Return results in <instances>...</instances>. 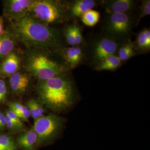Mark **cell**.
<instances>
[{"mask_svg": "<svg viewBox=\"0 0 150 150\" xmlns=\"http://www.w3.org/2000/svg\"><path fill=\"white\" fill-rule=\"evenodd\" d=\"M38 137L32 128L17 138L16 146L22 150H35L38 147Z\"/></svg>", "mask_w": 150, "mask_h": 150, "instance_id": "obj_14", "label": "cell"}, {"mask_svg": "<svg viewBox=\"0 0 150 150\" xmlns=\"http://www.w3.org/2000/svg\"><path fill=\"white\" fill-rule=\"evenodd\" d=\"M57 51L70 71L86 62L85 45L64 46Z\"/></svg>", "mask_w": 150, "mask_h": 150, "instance_id": "obj_10", "label": "cell"}, {"mask_svg": "<svg viewBox=\"0 0 150 150\" xmlns=\"http://www.w3.org/2000/svg\"><path fill=\"white\" fill-rule=\"evenodd\" d=\"M8 106L9 109L12 111L16 115L28 110L25 105L19 102H10Z\"/></svg>", "mask_w": 150, "mask_h": 150, "instance_id": "obj_26", "label": "cell"}, {"mask_svg": "<svg viewBox=\"0 0 150 150\" xmlns=\"http://www.w3.org/2000/svg\"><path fill=\"white\" fill-rule=\"evenodd\" d=\"M5 113L6 121V128L12 133H16L23 130L20 127L13 122L7 114Z\"/></svg>", "mask_w": 150, "mask_h": 150, "instance_id": "obj_27", "label": "cell"}, {"mask_svg": "<svg viewBox=\"0 0 150 150\" xmlns=\"http://www.w3.org/2000/svg\"><path fill=\"white\" fill-rule=\"evenodd\" d=\"M5 19L2 16H0V38L6 32L4 27Z\"/></svg>", "mask_w": 150, "mask_h": 150, "instance_id": "obj_31", "label": "cell"}, {"mask_svg": "<svg viewBox=\"0 0 150 150\" xmlns=\"http://www.w3.org/2000/svg\"><path fill=\"white\" fill-rule=\"evenodd\" d=\"M139 6L140 12L137 16L138 23L142 19L150 14V0H143Z\"/></svg>", "mask_w": 150, "mask_h": 150, "instance_id": "obj_23", "label": "cell"}, {"mask_svg": "<svg viewBox=\"0 0 150 150\" xmlns=\"http://www.w3.org/2000/svg\"><path fill=\"white\" fill-rule=\"evenodd\" d=\"M8 93V87L5 79L0 78V105L6 102Z\"/></svg>", "mask_w": 150, "mask_h": 150, "instance_id": "obj_25", "label": "cell"}, {"mask_svg": "<svg viewBox=\"0 0 150 150\" xmlns=\"http://www.w3.org/2000/svg\"><path fill=\"white\" fill-rule=\"evenodd\" d=\"M75 23L66 25L62 32L63 39H64L68 46H74V28Z\"/></svg>", "mask_w": 150, "mask_h": 150, "instance_id": "obj_22", "label": "cell"}, {"mask_svg": "<svg viewBox=\"0 0 150 150\" xmlns=\"http://www.w3.org/2000/svg\"><path fill=\"white\" fill-rule=\"evenodd\" d=\"M98 1L94 0H75L67 1V13L69 19H76L81 17L96 6Z\"/></svg>", "mask_w": 150, "mask_h": 150, "instance_id": "obj_13", "label": "cell"}, {"mask_svg": "<svg viewBox=\"0 0 150 150\" xmlns=\"http://www.w3.org/2000/svg\"><path fill=\"white\" fill-rule=\"evenodd\" d=\"M100 2L105 13H132L138 7V1L134 0H105Z\"/></svg>", "mask_w": 150, "mask_h": 150, "instance_id": "obj_12", "label": "cell"}, {"mask_svg": "<svg viewBox=\"0 0 150 150\" xmlns=\"http://www.w3.org/2000/svg\"><path fill=\"white\" fill-rule=\"evenodd\" d=\"M23 50L16 48L0 62V78L6 79L23 69Z\"/></svg>", "mask_w": 150, "mask_h": 150, "instance_id": "obj_9", "label": "cell"}, {"mask_svg": "<svg viewBox=\"0 0 150 150\" xmlns=\"http://www.w3.org/2000/svg\"><path fill=\"white\" fill-rule=\"evenodd\" d=\"M65 123V118L55 113L43 115L35 120L32 128L38 137V147L50 144L57 139Z\"/></svg>", "mask_w": 150, "mask_h": 150, "instance_id": "obj_7", "label": "cell"}, {"mask_svg": "<svg viewBox=\"0 0 150 150\" xmlns=\"http://www.w3.org/2000/svg\"><path fill=\"white\" fill-rule=\"evenodd\" d=\"M6 128V121L5 115L0 109V132L4 130Z\"/></svg>", "mask_w": 150, "mask_h": 150, "instance_id": "obj_29", "label": "cell"}, {"mask_svg": "<svg viewBox=\"0 0 150 150\" xmlns=\"http://www.w3.org/2000/svg\"><path fill=\"white\" fill-rule=\"evenodd\" d=\"M134 49L137 55L145 54L150 50V30L144 28L137 33L136 41L134 42Z\"/></svg>", "mask_w": 150, "mask_h": 150, "instance_id": "obj_16", "label": "cell"}, {"mask_svg": "<svg viewBox=\"0 0 150 150\" xmlns=\"http://www.w3.org/2000/svg\"><path fill=\"white\" fill-rule=\"evenodd\" d=\"M0 38V62L17 48L18 42L7 28Z\"/></svg>", "mask_w": 150, "mask_h": 150, "instance_id": "obj_15", "label": "cell"}, {"mask_svg": "<svg viewBox=\"0 0 150 150\" xmlns=\"http://www.w3.org/2000/svg\"><path fill=\"white\" fill-rule=\"evenodd\" d=\"M80 18L84 24L92 27L99 22L100 13L98 11L92 9L84 13Z\"/></svg>", "mask_w": 150, "mask_h": 150, "instance_id": "obj_20", "label": "cell"}, {"mask_svg": "<svg viewBox=\"0 0 150 150\" xmlns=\"http://www.w3.org/2000/svg\"><path fill=\"white\" fill-rule=\"evenodd\" d=\"M34 0H5L3 1V16L11 20L18 19L29 13Z\"/></svg>", "mask_w": 150, "mask_h": 150, "instance_id": "obj_8", "label": "cell"}, {"mask_svg": "<svg viewBox=\"0 0 150 150\" xmlns=\"http://www.w3.org/2000/svg\"><path fill=\"white\" fill-rule=\"evenodd\" d=\"M6 114L8 115L9 117L14 122L16 125L19 126L22 129H24V126L23 123L21 122V120L17 116V115L15 114L12 111H11L9 109H8L5 111Z\"/></svg>", "mask_w": 150, "mask_h": 150, "instance_id": "obj_28", "label": "cell"}, {"mask_svg": "<svg viewBox=\"0 0 150 150\" xmlns=\"http://www.w3.org/2000/svg\"><path fill=\"white\" fill-rule=\"evenodd\" d=\"M117 55L123 63L137 55L134 49V42L130 39L124 41L118 49Z\"/></svg>", "mask_w": 150, "mask_h": 150, "instance_id": "obj_18", "label": "cell"}, {"mask_svg": "<svg viewBox=\"0 0 150 150\" xmlns=\"http://www.w3.org/2000/svg\"><path fill=\"white\" fill-rule=\"evenodd\" d=\"M123 62L118 55H111L105 58L93 68L96 71H115L118 69Z\"/></svg>", "mask_w": 150, "mask_h": 150, "instance_id": "obj_17", "label": "cell"}, {"mask_svg": "<svg viewBox=\"0 0 150 150\" xmlns=\"http://www.w3.org/2000/svg\"><path fill=\"white\" fill-rule=\"evenodd\" d=\"M16 115L20 119H21L23 121L26 122H28L30 117L31 116L30 112L28 110L21 112Z\"/></svg>", "mask_w": 150, "mask_h": 150, "instance_id": "obj_30", "label": "cell"}, {"mask_svg": "<svg viewBox=\"0 0 150 150\" xmlns=\"http://www.w3.org/2000/svg\"><path fill=\"white\" fill-rule=\"evenodd\" d=\"M31 77L23 69L11 75L8 78V88L13 95L16 96L23 95L30 87Z\"/></svg>", "mask_w": 150, "mask_h": 150, "instance_id": "obj_11", "label": "cell"}, {"mask_svg": "<svg viewBox=\"0 0 150 150\" xmlns=\"http://www.w3.org/2000/svg\"><path fill=\"white\" fill-rule=\"evenodd\" d=\"M6 20L8 22L6 28L25 49L47 48L58 50L64 46L60 30L43 24L29 14L15 20Z\"/></svg>", "mask_w": 150, "mask_h": 150, "instance_id": "obj_1", "label": "cell"}, {"mask_svg": "<svg viewBox=\"0 0 150 150\" xmlns=\"http://www.w3.org/2000/svg\"><path fill=\"white\" fill-rule=\"evenodd\" d=\"M17 146L12 137L7 134H0V150H16Z\"/></svg>", "mask_w": 150, "mask_h": 150, "instance_id": "obj_21", "label": "cell"}, {"mask_svg": "<svg viewBox=\"0 0 150 150\" xmlns=\"http://www.w3.org/2000/svg\"><path fill=\"white\" fill-rule=\"evenodd\" d=\"M138 24L134 13H105L102 33L114 40L126 41L130 39L134 28Z\"/></svg>", "mask_w": 150, "mask_h": 150, "instance_id": "obj_5", "label": "cell"}, {"mask_svg": "<svg viewBox=\"0 0 150 150\" xmlns=\"http://www.w3.org/2000/svg\"><path fill=\"white\" fill-rule=\"evenodd\" d=\"M67 8V1L34 0L29 14L43 24L52 26L69 20Z\"/></svg>", "mask_w": 150, "mask_h": 150, "instance_id": "obj_4", "label": "cell"}, {"mask_svg": "<svg viewBox=\"0 0 150 150\" xmlns=\"http://www.w3.org/2000/svg\"><path fill=\"white\" fill-rule=\"evenodd\" d=\"M31 117L34 120L44 115L45 111L43 106L37 100L33 99L29 100L26 104Z\"/></svg>", "mask_w": 150, "mask_h": 150, "instance_id": "obj_19", "label": "cell"}, {"mask_svg": "<svg viewBox=\"0 0 150 150\" xmlns=\"http://www.w3.org/2000/svg\"><path fill=\"white\" fill-rule=\"evenodd\" d=\"M124 41L114 40L103 33L93 35L86 42V62L93 69L108 56L117 55Z\"/></svg>", "mask_w": 150, "mask_h": 150, "instance_id": "obj_6", "label": "cell"}, {"mask_svg": "<svg viewBox=\"0 0 150 150\" xmlns=\"http://www.w3.org/2000/svg\"><path fill=\"white\" fill-rule=\"evenodd\" d=\"M74 40L75 46L85 45L86 42L83 35L81 28L76 23L75 24Z\"/></svg>", "mask_w": 150, "mask_h": 150, "instance_id": "obj_24", "label": "cell"}, {"mask_svg": "<svg viewBox=\"0 0 150 150\" xmlns=\"http://www.w3.org/2000/svg\"><path fill=\"white\" fill-rule=\"evenodd\" d=\"M23 69L38 81L67 74L70 71L57 50L47 48L23 50Z\"/></svg>", "mask_w": 150, "mask_h": 150, "instance_id": "obj_3", "label": "cell"}, {"mask_svg": "<svg viewBox=\"0 0 150 150\" xmlns=\"http://www.w3.org/2000/svg\"><path fill=\"white\" fill-rule=\"evenodd\" d=\"M36 89L40 103L56 113L69 110L78 99L77 90L69 73L38 81Z\"/></svg>", "mask_w": 150, "mask_h": 150, "instance_id": "obj_2", "label": "cell"}]
</instances>
